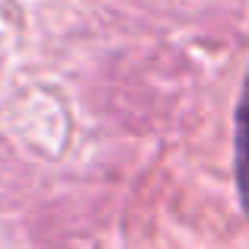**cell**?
Listing matches in <instances>:
<instances>
[{
    "mask_svg": "<svg viewBox=\"0 0 249 249\" xmlns=\"http://www.w3.org/2000/svg\"><path fill=\"white\" fill-rule=\"evenodd\" d=\"M236 185L243 195V208L249 214V80L243 87V99L236 109Z\"/></svg>",
    "mask_w": 249,
    "mask_h": 249,
    "instance_id": "1",
    "label": "cell"
}]
</instances>
